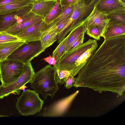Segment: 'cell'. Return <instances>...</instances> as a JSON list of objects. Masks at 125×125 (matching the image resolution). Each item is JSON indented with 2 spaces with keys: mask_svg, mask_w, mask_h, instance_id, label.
Listing matches in <instances>:
<instances>
[{
  "mask_svg": "<svg viewBox=\"0 0 125 125\" xmlns=\"http://www.w3.org/2000/svg\"><path fill=\"white\" fill-rule=\"evenodd\" d=\"M32 3L18 11L0 14V31H5L15 24L19 20L31 10Z\"/></svg>",
  "mask_w": 125,
  "mask_h": 125,
  "instance_id": "obj_9",
  "label": "cell"
},
{
  "mask_svg": "<svg viewBox=\"0 0 125 125\" xmlns=\"http://www.w3.org/2000/svg\"><path fill=\"white\" fill-rule=\"evenodd\" d=\"M72 15H70L66 17L56 26V30L58 34L66 26Z\"/></svg>",
  "mask_w": 125,
  "mask_h": 125,
  "instance_id": "obj_28",
  "label": "cell"
},
{
  "mask_svg": "<svg viewBox=\"0 0 125 125\" xmlns=\"http://www.w3.org/2000/svg\"><path fill=\"white\" fill-rule=\"evenodd\" d=\"M16 0H0V6L9 3Z\"/></svg>",
  "mask_w": 125,
  "mask_h": 125,
  "instance_id": "obj_32",
  "label": "cell"
},
{
  "mask_svg": "<svg viewBox=\"0 0 125 125\" xmlns=\"http://www.w3.org/2000/svg\"><path fill=\"white\" fill-rule=\"evenodd\" d=\"M86 21L73 29L66 37L67 38L66 52L68 51L70 46L74 41L83 33H85L86 32L87 28Z\"/></svg>",
  "mask_w": 125,
  "mask_h": 125,
  "instance_id": "obj_19",
  "label": "cell"
},
{
  "mask_svg": "<svg viewBox=\"0 0 125 125\" xmlns=\"http://www.w3.org/2000/svg\"><path fill=\"white\" fill-rule=\"evenodd\" d=\"M110 20L107 15L97 10L95 7L86 21L87 28L93 25L97 26L101 31L102 36Z\"/></svg>",
  "mask_w": 125,
  "mask_h": 125,
  "instance_id": "obj_12",
  "label": "cell"
},
{
  "mask_svg": "<svg viewBox=\"0 0 125 125\" xmlns=\"http://www.w3.org/2000/svg\"><path fill=\"white\" fill-rule=\"evenodd\" d=\"M43 19L31 11L22 17L14 25L5 31L15 36L25 29L33 25Z\"/></svg>",
  "mask_w": 125,
  "mask_h": 125,
  "instance_id": "obj_10",
  "label": "cell"
},
{
  "mask_svg": "<svg viewBox=\"0 0 125 125\" xmlns=\"http://www.w3.org/2000/svg\"><path fill=\"white\" fill-rule=\"evenodd\" d=\"M45 50L40 40L27 42L18 47L6 59L19 61L25 64L31 62Z\"/></svg>",
  "mask_w": 125,
  "mask_h": 125,
  "instance_id": "obj_4",
  "label": "cell"
},
{
  "mask_svg": "<svg viewBox=\"0 0 125 125\" xmlns=\"http://www.w3.org/2000/svg\"><path fill=\"white\" fill-rule=\"evenodd\" d=\"M79 93L77 90L70 95L58 100L45 109L42 115L46 117H59L67 113L73 101Z\"/></svg>",
  "mask_w": 125,
  "mask_h": 125,
  "instance_id": "obj_7",
  "label": "cell"
},
{
  "mask_svg": "<svg viewBox=\"0 0 125 125\" xmlns=\"http://www.w3.org/2000/svg\"><path fill=\"white\" fill-rule=\"evenodd\" d=\"M24 65L20 62L7 59L0 62L1 85L6 87L17 80L22 74Z\"/></svg>",
  "mask_w": 125,
  "mask_h": 125,
  "instance_id": "obj_5",
  "label": "cell"
},
{
  "mask_svg": "<svg viewBox=\"0 0 125 125\" xmlns=\"http://www.w3.org/2000/svg\"><path fill=\"white\" fill-rule=\"evenodd\" d=\"M78 0H61L60 2L62 7L74 5Z\"/></svg>",
  "mask_w": 125,
  "mask_h": 125,
  "instance_id": "obj_30",
  "label": "cell"
},
{
  "mask_svg": "<svg viewBox=\"0 0 125 125\" xmlns=\"http://www.w3.org/2000/svg\"><path fill=\"white\" fill-rule=\"evenodd\" d=\"M97 10L106 15L125 10V4L120 0H100L95 6Z\"/></svg>",
  "mask_w": 125,
  "mask_h": 125,
  "instance_id": "obj_13",
  "label": "cell"
},
{
  "mask_svg": "<svg viewBox=\"0 0 125 125\" xmlns=\"http://www.w3.org/2000/svg\"><path fill=\"white\" fill-rule=\"evenodd\" d=\"M15 107L20 114L24 116L32 115L42 109L44 101L34 90H26L17 98Z\"/></svg>",
  "mask_w": 125,
  "mask_h": 125,
  "instance_id": "obj_2",
  "label": "cell"
},
{
  "mask_svg": "<svg viewBox=\"0 0 125 125\" xmlns=\"http://www.w3.org/2000/svg\"><path fill=\"white\" fill-rule=\"evenodd\" d=\"M97 42L96 40L89 39L86 42L66 52L53 67L55 70L70 71L74 77L77 75L74 70L75 62L83 53Z\"/></svg>",
  "mask_w": 125,
  "mask_h": 125,
  "instance_id": "obj_3",
  "label": "cell"
},
{
  "mask_svg": "<svg viewBox=\"0 0 125 125\" xmlns=\"http://www.w3.org/2000/svg\"><path fill=\"white\" fill-rule=\"evenodd\" d=\"M42 60L44 61V62H46L50 65H54L56 63V61L55 59L52 56L50 55L49 56L42 59Z\"/></svg>",
  "mask_w": 125,
  "mask_h": 125,
  "instance_id": "obj_31",
  "label": "cell"
},
{
  "mask_svg": "<svg viewBox=\"0 0 125 125\" xmlns=\"http://www.w3.org/2000/svg\"><path fill=\"white\" fill-rule=\"evenodd\" d=\"M125 34V24L109 21L108 26L102 37L104 39Z\"/></svg>",
  "mask_w": 125,
  "mask_h": 125,
  "instance_id": "obj_18",
  "label": "cell"
},
{
  "mask_svg": "<svg viewBox=\"0 0 125 125\" xmlns=\"http://www.w3.org/2000/svg\"></svg>",
  "mask_w": 125,
  "mask_h": 125,
  "instance_id": "obj_38",
  "label": "cell"
},
{
  "mask_svg": "<svg viewBox=\"0 0 125 125\" xmlns=\"http://www.w3.org/2000/svg\"><path fill=\"white\" fill-rule=\"evenodd\" d=\"M35 1H51L54 0H35Z\"/></svg>",
  "mask_w": 125,
  "mask_h": 125,
  "instance_id": "obj_33",
  "label": "cell"
},
{
  "mask_svg": "<svg viewBox=\"0 0 125 125\" xmlns=\"http://www.w3.org/2000/svg\"><path fill=\"white\" fill-rule=\"evenodd\" d=\"M43 19L25 29L15 36L27 42L40 40L43 29L46 24Z\"/></svg>",
  "mask_w": 125,
  "mask_h": 125,
  "instance_id": "obj_11",
  "label": "cell"
},
{
  "mask_svg": "<svg viewBox=\"0 0 125 125\" xmlns=\"http://www.w3.org/2000/svg\"><path fill=\"white\" fill-rule=\"evenodd\" d=\"M123 2L125 4V0H120Z\"/></svg>",
  "mask_w": 125,
  "mask_h": 125,
  "instance_id": "obj_36",
  "label": "cell"
},
{
  "mask_svg": "<svg viewBox=\"0 0 125 125\" xmlns=\"http://www.w3.org/2000/svg\"><path fill=\"white\" fill-rule=\"evenodd\" d=\"M63 9L60 0L57 1L55 5L46 16L43 19L44 23L48 25L57 18L60 15Z\"/></svg>",
  "mask_w": 125,
  "mask_h": 125,
  "instance_id": "obj_22",
  "label": "cell"
},
{
  "mask_svg": "<svg viewBox=\"0 0 125 125\" xmlns=\"http://www.w3.org/2000/svg\"><path fill=\"white\" fill-rule=\"evenodd\" d=\"M35 0H16L0 6V14L8 13L18 11L33 3Z\"/></svg>",
  "mask_w": 125,
  "mask_h": 125,
  "instance_id": "obj_15",
  "label": "cell"
},
{
  "mask_svg": "<svg viewBox=\"0 0 125 125\" xmlns=\"http://www.w3.org/2000/svg\"><path fill=\"white\" fill-rule=\"evenodd\" d=\"M55 73L53 67L50 64L47 65L35 73L30 83L31 87L41 94L45 100L48 96L52 98L59 89Z\"/></svg>",
  "mask_w": 125,
  "mask_h": 125,
  "instance_id": "obj_1",
  "label": "cell"
},
{
  "mask_svg": "<svg viewBox=\"0 0 125 125\" xmlns=\"http://www.w3.org/2000/svg\"><path fill=\"white\" fill-rule=\"evenodd\" d=\"M76 78H74L72 75L68 76L64 81V86L66 88L69 89L73 86V83L75 82Z\"/></svg>",
  "mask_w": 125,
  "mask_h": 125,
  "instance_id": "obj_29",
  "label": "cell"
},
{
  "mask_svg": "<svg viewBox=\"0 0 125 125\" xmlns=\"http://www.w3.org/2000/svg\"><path fill=\"white\" fill-rule=\"evenodd\" d=\"M57 1H60L61 0H56Z\"/></svg>",
  "mask_w": 125,
  "mask_h": 125,
  "instance_id": "obj_37",
  "label": "cell"
},
{
  "mask_svg": "<svg viewBox=\"0 0 125 125\" xmlns=\"http://www.w3.org/2000/svg\"><path fill=\"white\" fill-rule=\"evenodd\" d=\"M87 34L90 37L96 40H100L102 37V34L99 27L96 25H93L87 28Z\"/></svg>",
  "mask_w": 125,
  "mask_h": 125,
  "instance_id": "obj_25",
  "label": "cell"
},
{
  "mask_svg": "<svg viewBox=\"0 0 125 125\" xmlns=\"http://www.w3.org/2000/svg\"><path fill=\"white\" fill-rule=\"evenodd\" d=\"M8 116L7 115H0V117H8Z\"/></svg>",
  "mask_w": 125,
  "mask_h": 125,
  "instance_id": "obj_34",
  "label": "cell"
},
{
  "mask_svg": "<svg viewBox=\"0 0 125 125\" xmlns=\"http://www.w3.org/2000/svg\"><path fill=\"white\" fill-rule=\"evenodd\" d=\"M74 5L62 7V12L59 16L48 24H46L42 32L44 31L57 25L60 22L68 16L72 15L74 10Z\"/></svg>",
  "mask_w": 125,
  "mask_h": 125,
  "instance_id": "obj_21",
  "label": "cell"
},
{
  "mask_svg": "<svg viewBox=\"0 0 125 125\" xmlns=\"http://www.w3.org/2000/svg\"><path fill=\"white\" fill-rule=\"evenodd\" d=\"M35 73L31 62L24 64L22 74L17 80L6 87L0 85V99L11 94H19L21 88L31 82Z\"/></svg>",
  "mask_w": 125,
  "mask_h": 125,
  "instance_id": "obj_6",
  "label": "cell"
},
{
  "mask_svg": "<svg viewBox=\"0 0 125 125\" xmlns=\"http://www.w3.org/2000/svg\"><path fill=\"white\" fill-rule=\"evenodd\" d=\"M87 2H86L85 0H78L74 4L73 11L68 22L58 35L60 41H62L73 29L86 22L82 18V15Z\"/></svg>",
  "mask_w": 125,
  "mask_h": 125,
  "instance_id": "obj_8",
  "label": "cell"
},
{
  "mask_svg": "<svg viewBox=\"0 0 125 125\" xmlns=\"http://www.w3.org/2000/svg\"><path fill=\"white\" fill-rule=\"evenodd\" d=\"M58 34L56 26L43 31L40 40L43 48L45 50L51 45L58 39Z\"/></svg>",
  "mask_w": 125,
  "mask_h": 125,
  "instance_id": "obj_16",
  "label": "cell"
},
{
  "mask_svg": "<svg viewBox=\"0 0 125 125\" xmlns=\"http://www.w3.org/2000/svg\"><path fill=\"white\" fill-rule=\"evenodd\" d=\"M26 42L20 40L0 45V62L6 59L18 47Z\"/></svg>",
  "mask_w": 125,
  "mask_h": 125,
  "instance_id": "obj_17",
  "label": "cell"
},
{
  "mask_svg": "<svg viewBox=\"0 0 125 125\" xmlns=\"http://www.w3.org/2000/svg\"><path fill=\"white\" fill-rule=\"evenodd\" d=\"M98 46L97 42L83 53L75 62L74 70L77 74L87 63L90 57L96 50Z\"/></svg>",
  "mask_w": 125,
  "mask_h": 125,
  "instance_id": "obj_20",
  "label": "cell"
},
{
  "mask_svg": "<svg viewBox=\"0 0 125 125\" xmlns=\"http://www.w3.org/2000/svg\"><path fill=\"white\" fill-rule=\"evenodd\" d=\"M85 33H83L74 41L71 44L67 52L71 51L77 46L83 43Z\"/></svg>",
  "mask_w": 125,
  "mask_h": 125,
  "instance_id": "obj_27",
  "label": "cell"
},
{
  "mask_svg": "<svg viewBox=\"0 0 125 125\" xmlns=\"http://www.w3.org/2000/svg\"><path fill=\"white\" fill-rule=\"evenodd\" d=\"M91 0H85L86 2L87 3L90 1Z\"/></svg>",
  "mask_w": 125,
  "mask_h": 125,
  "instance_id": "obj_35",
  "label": "cell"
},
{
  "mask_svg": "<svg viewBox=\"0 0 125 125\" xmlns=\"http://www.w3.org/2000/svg\"><path fill=\"white\" fill-rule=\"evenodd\" d=\"M56 0L37 1L35 0L31 11L43 18L48 14L56 3Z\"/></svg>",
  "mask_w": 125,
  "mask_h": 125,
  "instance_id": "obj_14",
  "label": "cell"
},
{
  "mask_svg": "<svg viewBox=\"0 0 125 125\" xmlns=\"http://www.w3.org/2000/svg\"><path fill=\"white\" fill-rule=\"evenodd\" d=\"M20 40L15 36L9 34L5 31H0V45L10 42Z\"/></svg>",
  "mask_w": 125,
  "mask_h": 125,
  "instance_id": "obj_26",
  "label": "cell"
},
{
  "mask_svg": "<svg viewBox=\"0 0 125 125\" xmlns=\"http://www.w3.org/2000/svg\"><path fill=\"white\" fill-rule=\"evenodd\" d=\"M107 15L110 21L117 23L125 24V10L113 12Z\"/></svg>",
  "mask_w": 125,
  "mask_h": 125,
  "instance_id": "obj_24",
  "label": "cell"
},
{
  "mask_svg": "<svg viewBox=\"0 0 125 125\" xmlns=\"http://www.w3.org/2000/svg\"><path fill=\"white\" fill-rule=\"evenodd\" d=\"M67 38L65 37L60 43L53 51L52 57L54 58L58 63L66 52L65 48Z\"/></svg>",
  "mask_w": 125,
  "mask_h": 125,
  "instance_id": "obj_23",
  "label": "cell"
}]
</instances>
